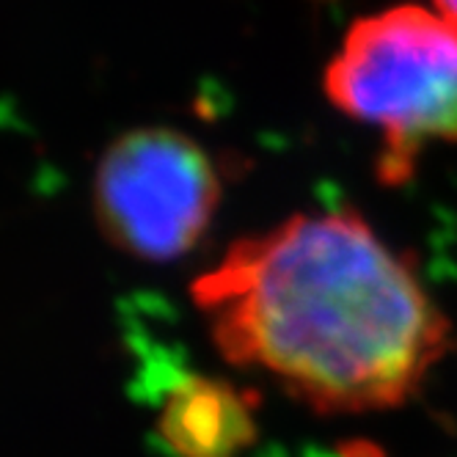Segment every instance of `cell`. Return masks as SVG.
Segmentation results:
<instances>
[{"instance_id":"cell-1","label":"cell","mask_w":457,"mask_h":457,"mask_svg":"<svg viewBox=\"0 0 457 457\" xmlns=\"http://www.w3.org/2000/svg\"><path fill=\"white\" fill-rule=\"evenodd\" d=\"M226 361L317 413L405 405L449 347L428 287L353 210L301 212L243 237L193 281Z\"/></svg>"},{"instance_id":"cell-2","label":"cell","mask_w":457,"mask_h":457,"mask_svg":"<svg viewBox=\"0 0 457 457\" xmlns=\"http://www.w3.org/2000/svg\"><path fill=\"white\" fill-rule=\"evenodd\" d=\"M328 100L383 138L378 174L400 185L430 144H457V28L416 4L350 25L322 78Z\"/></svg>"},{"instance_id":"cell-3","label":"cell","mask_w":457,"mask_h":457,"mask_svg":"<svg viewBox=\"0 0 457 457\" xmlns=\"http://www.w3.org/2000/svg\"><path fill=\"white\" fill-rule=\"evenodd\" d=\"M220 204V177L210 152L174 127H136L100 157L94 212L119 251L171 262L195 248Z\"/></svg>"},{"instance_id":"cell-4","label":"cell","mask_w":457,"mask_h":457,"mask_svg":"<svg viewBox=\"0 0 457 457\" xmlns=\"http://www.w3.org/2000/svg\"><path fill=\"white\" fill-rule=\"evenodd\" d=\"M256 428L251 391L207 375L171 383L157 411V436L174 457H240Z\"/></svg>"},{"instance_id":"cell-5","label":"cell","mask_w":457,"mask_h":457,"mask_svg":"<svg viewBox=\"0 0 457 457\" xmlns=\"http://www.w3.org/2000/svg\"><path fill=\"white\" fill-rule=\"evenodd\" d=\"M433 4H436V12L457 28V0H433Z\"/></svg>"}]
</instances>
